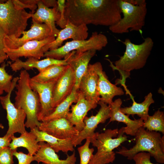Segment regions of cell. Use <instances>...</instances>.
<instances>
[{
  "label": "cell",
  "instance_id": "cell-9",
  "mask_svg": "<svg viewBox=\"0 0 164 164\" xmlns=\"http://www.w3.org/2000/svg\"><path fill=\"white\" fill-rule=\"evenodd\" d=\"M17 84L12 86L6 95L0 96V102L6 111L8 122V129L5 135L9 137L16 133L22 134L26 131L24 123L26 117L25 113L22 109L16 108L10 100L12 92Z\"/></svg>",
  "mask_w": 164,
  "mask_h": 164
},
{
  "label": "cell",
  "instance_id": "cell-7",
  "mask_svg": "<svg viewBox=\"0 0 164 164\" xmlns=\"http://www.w3.org/2000/svg\"><path fill=\"white\" fill-rule=\"evenodd\" d=\"M123 17L116 24L109 27V29L115 33L122 34L135 31L142 33L144 26L147 13L146 2L134 5L126 0H119Z\"/></svg>",
  "mask_w": 164,
  "mask_h": 164
},
{
  "label": "cell",
  "instance_id": "cell-41",
  "mask_svg": "<svg viewBox=\"0 0 164 164\" xmlns=\"http://www.w3.org/2000/svg\"><path fill=\"white\" fill-rule=\"evenodd\" d=\"M2 0H0V2H1Z\"/></svg>",
  "mask_w": 164,
  "mask_h": 164
},
{
  "label": "cell",
  "instance_id": "cell-32",
  "mask_svg": "<svg viewBox=\"0 0 164 164\" xmlns=\"http://www.w3.org/2000/svg\"><path fill=\"white\" fill-rule=\"evenodd\" d=\"M90 143V138H87L83 145L78 148L77 150L80 157V164H89L92 158L94 149L93 148L89 147Z\"/></svg>",
  "mask_w": 164,
  "mask_h": 164
},
{
  "label": "cell",
  "instance_id": "cell-12",
  "mask_svg": "<svg viewBox=\"0 0 164 164\" xmlns=\"http://www.w3.org/2000/svg\"><path fill=\"white\" fill-rule=\"evenodd\" d=\"M55 39V37L52 36L42 40L30 41L15 49L4 48V51L8 58L14 61L22 57H32L39 60L43 57L44 53L43 47Z\"/></svg>",
  "mask_w": 164,
  "mask_h": 164
},
{
  "label": "cell",
  "instance_id": "cell-15",
  "mask_svg": "<svg viewBox=\"0 0 164 164\" xmlns=\"http://www.w3.org/2000/svg\"><path fill=\"white\" fill-rule=\"evenodd\" d=\"M67 21L65 27L60 30L55 40L43 47V50L44 53L49 50L61 46L63 42L69 39H72V40L87 39L88 36V29L87 25L83 24L77 26Z\"/></svg>",
  "mask_w": 164,
  "mask_h": 164
},
{
  "label": "cell",
  "instance_id": "cell-27",
  "mask_svg": "<svg viewBox=\"0 0 164 164\" xmlns=\"http://www.w3.org/2000/svg\"><path fill=\"white\" fill-rule=\"evenodd\" d=\"M78 94V90L73 87L70 94L54 108L50 114L43 118L42 122H46L63 118H67L70 112V107L73 103L77 102Z\"/></svg>",
  "mask_w": 164,
  "mask_h": 164
},
{
  "label": "cell",
  "instance_id": "cell-5",
  "mask_svg": "<svg viewBox=\"0 0 164 164\" xmlns=\"http://www.w3.org/2000/svg\"><path fill=\"white\" fill-rule=\"evenodd\" d=\"M124 127L113 129H107L104 132H95L90 138L91 143L97 149L89 164H108L113 163L115 158L113 150L123 142L128 141L124 135Z\"/></svg>",
  "mask_w": 164,
  "mask_h": 164
},
{
  "label": "cell",
  "instance_id": "cell-6",
  "mask_svg": "<svg viewBox=\"0 0 164 164\" xmlns=\"http://www.w3.org/2000/svg\"><path fill=\"white\" fill-rule=\"evenodd\" d=\"M32 14L17 7L13 0L0 2V27L7 36L20 37Z\"/></svg>",
  "mask_w": 164,
  "mask_h": 164
},
{
  "label": "cell",
  "instance_id": "cell-13",
  "mask_svg": "<svg viewBox=\"0 0 164 164\" xmlns=\"http://www.w3.org/2000/svg\"><path fill=\"white\" fill-rule=\"evenodd\" d=\"M57 80L46 82H40L32 80L30 77V87L38 94L41 105V110L38 116L39 121L50 114L54 108L51 105L53 91Z\"/></svg>",
  "mask_w": 164,
  "mask_h": 164
},
{
  "label": "cell",
  "instance_id": "cell-4",
  "mask_svg": "<svg viewBox=\"0 0 164 164\" xmlns=\"http://www.w3.org/2000/svg\"><path fill=\"white\" fill-rule=\"evenodd\" d=\"M135 145L129 149L122 146L116 153L132 160L137 153L147 152L158 163H164V136L159 132L140 127L135 135Z\"/></svg>",
  "mask_w": 164,
  "mask_h": 164
},
{
  "label": "cell",
  "instance_id": "cell-11",
  "mask_svg": "<svg viewBox=\"0 0 164 164\" xmlns=\"http://www.w3.org/2000/svg\"><path fill=\"white\" fill-rule=\"evenodd\" d=\"M100 108L95 115L90 117L86 116L84 119L85 126L83 129L79 132L78 135L72 139V144L76 147L81 144L84 139L91 138L94 135V131L98 124L104 123L111 116V108L109 105L100 101L98 102Z\"/></svg>",
  "mask_w": 164,
  "mask_h": 164
},
{
  "label": "cell",
  "instance_id": "cell-2",
  "mask_svg": "<svg viewBox=\"0 0 164 164\" xmlns=\"http://www.w3.org/2000/svg\"><path fill=\"white\" fill-rule=\"evenodd\" d=\"M29 73L27 70H22L15 87L16 96L14 106L17 108L23 110L26 115L25 127L30 129L39 127L41 122L38 116L41 110L39 97L36 92L30 87Z\"/></svg>",
  "mask_w": 164,
  "mask_h": 164
},
{
  "label": "cell",
  "instance_id": "cell-20",
  "mask_svg": "<svg viewBox=\"0 0 164 164\" xmlns=\"http://www.w3.org/2000/svg\"><path fill=\"white\" fill-rule=\"evenodd\" d=\"M74 85V77L68 65L62 75L57 80L54 87L51 105L54 108L71 92Z\"/></svg>",
  "mask_w": 164,
  "mask_h": 164
},
{
  "label": "cell",
  "instance_id": "cell-18",
  "mask_svg": "<svg viewBox=\"0 0 164 164\" xmlns=\"http://www.w3.org/2000/svg\"><path fill=\"white\" fill-rule=\"evenodd\" d=\"M98 102L88 100L79 91L77 102L71 106L67 119L79 132L85 126L84 119L88 112L97 106Z\"/></svg>",
  "mask_w": 164,
  "mask_h": 164
},
{
  "label": "cell",
  "instance_id": "cell-1",
  "mask_svg": "<svg viewBox=\"0 0 164 164\" xmlns=\"http://www.w3.org/2000/svg\"><path fill=\"white\" fill-rule=\"evenodd\" d=\"M119 0H67L65 17L73 24L110 27L121 19Z\"/></svg>",
  "mask_w": 164,
  "mask_h": 164
},
{
  "label": "cell",
  "instance_id": "cell-10",
  "mask_svg": "<svg viewBox=\"0 0 164 164\" xmlns=\"http://www.w3.org/2000/svg\"><path fill=\"white\" fill-rule=\"evenodd\" d=\"M22 35L19 38L5 35L4 39V48L15 49L30 41L42 40L54 36L50 29L46 24L38 23L33 21L30 29L24 31Z\"/></svg>",
  "mask_w": 164,
  "mask_h": 164
},
{
  "label": "cell",
  "instance_id": "cell-24",
  "mask_svg": "<svg viewBox=\"0 0 164 164\" xmlns=\"http://www.w3.org/2000/svg\"><path fill=\"white\" fill-rule=\"evenodd\" d=\"M54 65L67 66L68 64L64 59L59 60L46 57L44 59L39 60L31 57L28 58L25 61L18 59L11 64L10 66L12 70L14 71L20 70L22 68L27 70L35 68L40 72L48 67Z\"/></svg>",
  "mask_w": 164,
  "mask_h": 164
},
{
  "label": "cell",
  "instance_id": "cell-23",
  "mask_svg": "<svg viewBox=\"0 0 164 164\" xmlns=\"http://www.w3.org/2000/svg\"><path fill=\"white\" fill-rule=\"evenodd\" d=\"M40 147L33 155L34 161L44 164H75L76 157L74 152L71 155H67L66 159H61L55 151L49 145L44 142H39Z\"/></svg>",
  "mask_w": 164,
  "mask_h": 164
},
{
  "label": "cell",
  "instance_id": "cell-38",
  "mask_svg": "<svg viewBox=\"0 0 164 164\" xmlns=\"http://www.w3.org/2000/svg\"><path fill=\"white\" fill-rule=\"evenodd\" d=\"M12 140L11 137L5 135L3 137H0V149L9 147Z\"/></svg>",
  "mask_w": 164,
  "mask_h": 164
},
{
  "label": "cell",
  "instance_id": "cell-26",
  "mask_svg": "<svg viewBox=\"0 0 164 164\" xmlns=\"http://www.w3.org/2000/svg\"><path fill=\"white\" fill-rule=\"evenodd\" d=\"M11 137L12 140L9 147L13 151L16 150L18 147H23L27 150L29 154L33 156L40 148L36 136L30 131L28 132L26 131L18 137L14 135Z\"/></svg>",
  "mask_w": 164,
  "mask_h": 164
},
{
  "label": "cell",
  "instance_id": "cell-34",
  "mask_svg": "<svg viewBox=\"0 0 164 164\" xmlns=\"http://www.w3.org/2000/svg\"><path fill=\"white\" fill-rule=\"evenodd\" d=\"M66 0L57 1V8L60 13V18L56 24L61 28L63 29L65 27L67 21L65 17V9Z\"/></svg>",
  "mask_w": 164,
  "mask_h": 164
},
{
  "label": "cell",
  "instance_id": "cell-36",
  "mask_svg": "<svg viewBox=\"0 0 164 164\" xmlns=\"http://www.w3.org/2000/svg\"><path fill=\"white\" fill-rule=\"evenodd\" d=\"M150 157L151 155L149 153L142 152L135 155L133 160L135 161V164H155L151 162Z\"/></svg>",
  "mask_w": 164,
  "mask_h": 164
},
{
  "label": "cell",
  "instance_id": "cell-14",
  "mask_svg": "<svg viewBox=\"0 0 164 164\" xmlns=\"http://www.w3.org/2000/svg\"><path fill=\"white\" fill-rule=\"evenodd\" d=\"M96 51L93 49L82 53L74 50L64 56V59L73 72L74 77V87L77 90H78L81 78L87 70L90 61L95 55Z\"/></svg>",
  "mask_w": 164,
  "mask_h": 164
},
{
  "label": "cell",
  "instance_id": "cell-25",
  "mask_svg": "<svg viewBox=\"0 0 164 164\" xmlns=\"http://www.w3.org/2000/svg\"><path fill=\"white\" fill-rule=\"evenodd\" d=\"M30 132L35 135L38 142H46L56 153L61 151L67 153L69 151H74V146L73 145L71 139H59L45 132L40 131L37 127L30 129Z\"/></svg>",
  "mask_w": 164,
  "mask_h": 164
},
{
  "label": "cell",
  "instance_id": "cell-33",
  "mask_svg": "<svg viewBox=\"0 0 164 164\" xmlns=\"http://www.w3.org/2000/svg\"><path fill=\"white\" fill-rule=\"evenodd\" d=\"M13 152L9 147L0 149V164H13Z\"/></svg>",
  "mask_w": 164,
  "mask_h": 164
},
{
  "label": "cell",
  "instance_id": "cell-40",
  "mask_svg": "<svg viewBox=\"0 0 164 164\" xmlns=\"http://www.w3.org/2000/svg\"><path fill=\"white\" fill-rule=\"evenodd\" d=\"M0 128L3 129L4 128V127L2 124L0 123Z\"/></svg>",
  "mask_w": 164,
  "mask_h": 164
},
{
  "label": "cell",
  "instance_id": "cell-19",
  "mask_svg": "<svg viewBox=\"0 0 164 164\" xmlns=\"http://www.w3.org/2000/svg\"><path fill=\"white\" fill-rule=\"evenodd\" d=\"M122 101L120 98L116 99L110 105L111 108L110 123L112 121H117L122 122L126 125L124 127V133L132 136H135L139 129L143 127L144 122L142 119L134 120L130 119L128 115L124 114L121 111Z\"/></svg>",
  "mask_w": 164,
  "mask_h": 164
},
{
  "label": "cell",
  "instance_id": "cell-35",
  "mask_svg": "<svg viewBox=\"0 0 164 164\" xmlns=\"http://www.w3.org/2000/svg\"><path fill=\"white\" fill-rule=\"evenodd\" d=\"M13 155L17 159L18 164H31L32 162L34 161L33 156L29 153L26 154L22 152L15 150L13 151Z\"/></svg>",
  "mask_w": 164,
  "mask_h": 164
},
{
  "label": "cell",
  "instance_id": "cell-17",
  "mask_svg": "<svg viewBox=\"0 0 164 164\" xmlns=\"http://www.w3.org/2000/svg\"><path fill=\"white\" fill-rule=\"evenodd\" d=\"M92 65L98 76L97 88L101 97L100 101L110 105L113 102L114 96L124 94L123 91L120 87L111 83L105 72L103 71L100 62H96Z\"/></svg>",
  "mask_w": 164,
  "mask_h": 164
},
{
  "label": "cell",
  "instance_id": "cell-30",
  "mask_svg": "<svg viewBox=\"0 0 164 164\" xmlns=\"http://www.w3.org/2000/svg\"><path fill=\"white\" fill-rule=\"evenodd\" d=\"M150 131L159 132L164 134V114L159 109L152 116L149 115L143 126Z\"/></svg>",
  "mask_w": 164,
  "mask_h": 164
},
{
  "label": "cell",
  "instance_id": "cell-37",
  "mask_svg": "<svg viewBox=\"0 0 164 164\" xmlns=\"http://www.w3.org/2000/svg\"><path fill=\"white\" fill-rule=\"evenodd\" d=\"M5 35L4 31L0 27V64L8 58L7 55L4 51V39Z\"/></svg>",
  "mask_w": 164,
  "mask_h": 164
},
{
  "label": "cell",
  "instance_id": "cell-39",
  "mask_svg": "<svg viewBox=\"0 0 164 164\" xmlns=\"http://www.w3.org/2000/svg\"><path fill=\"white\" fill-rule=\"evenodd\" d=\"M43 4L48 8L56 7L57 6V1L55 0H42Z\"/></svg>",
  "mask_w": 164,
  "mask_h": 164
},
{
  "label": "cell",
  "instance_id": "cell-29",
  "mask_svg": "<svg viewBox=\"0 0 164 164\" xmlns=\"http://www.w3.org/2000/svg\"><path fill=\"white\" fill-rule=\"evenodd\" d=\"M67 66H50L31 79L40 82H46L58 80L63 73Z\"/></svg>",
  "mask_w": 164,
  "mask_h": 164
},
{
  "label": "cell",
  "instance_id": "cell-3",
  "mask_svg": "<svg viewBox=\"0 0 164 164\" xmlns=\"http://www.w3.org/2000/svg\"><path fill=\"white\" fill-rule=\"evenodd\" d=\"M125 46L124 55L114 62L115 65L111 62L110 66L118 70L125 81L129 77L130 72L134 70L140 69L145 66L154 46L152 39L147 37L139 44L132 43L129 39L121 41Z\"/></svg>",
  "mask_w": 164,
  "mask_h": 164
},
{
  "label": "cell",
  "instance_id": "cell-28",
  "mask_svg": "<svg viewBox=\"0 0 164 164\" xmlns=\"http://www.w3.org/2000/svg\"><path fill=\"white\" fill-rule=\"evenodd\" d=\"M154 102L152 94L150 92L145 97V100L142 102L138 103L134 101L132 106L121 108V111L123 113L127 114L128 116L137 114L144 122L146 120L149 115V107L151 104Z\"/></svg>",
  "mask_w": 164,
  "mask_h": 164
},
{
  "label": "cell",
  "instance_id": "cell-31",
  "mask_svg": "<svg viewBox=\"0 0 164 164\" xmlns=\"http://www.w3.org/2000/svg\"><path fill=\"white\" fill-rule=\"evenodd\" d=\"M5 67V64L0 67V95L4 91L9 92L19 79V77H15L12 79V76L6 72Z\"/></svg>",
  "mask_w": 164,
  "mask_h": 164
},
{
  "label": "cell",
  "instance_id": "cell-16",
  "mask_svg": "<svg viewBox=\"0 0 164 164\" xmlns=\"http://www.w3.org/2000/svg\"><path fill=\"white\" fill-rule=\"evenodd\" d=\"M41 131L60 139H72L79 132L66 118H60L41 123Z\"/></svg>",
  "mask_w": 164,
  "mask_h": 164
},
{
  "label": "cell",
  "instance_id": "cell-22",
  "mask_svg": "<svg viewBox=\"0 0 164 164\" xmlns=\"http://www.w3.org/2000/svg\"><path fill=\"white\" fill-rule=\"evenodd\" d=\"M36 11L32 14V21L39 23H44L50 29L54 36L56 37L60 31L55 26L60 19V13L57 7L50 8L46 6L42 0H38Z\"/></svg>",
  "mask_w": 164,
  "mask_h": 164
},
{
  "label": "cell",
  "instance_id": "cell-8",
  "mask_svg": "<svg viewBox=\"0 0 164 164\" xmlns=\"http://www.w3.org/2000/svg\"><path fill=\"white\" fill-rule=\"evenodd\" d=\"M108 43L107 38L104 35L95 32L87 39L81 40H72L67 42L58 48L49 50L44 53L43 57L61 60L70 52L75 50L82 53L91 50H101Z\"/></svg>",
  "mask_w": 164,
  "mask_h": 164
},
{
  "label": "cell",
  "instance_id": "cell-21",
  "mask_svg": "<svg viewBox=\"0 0 164 164\" xmlns=\"http://www.w3.org/2000/svg\"><path fill=\"white\" fill-rule=\"evenodd\" d=\"M98 76L92 64H89L87 70L81 78L78 88L79 91L87 99L98 102L100 99L98 88Z\"/></svg>",
  "mask_w": 164,
  "mask_h": 164
}]
</instances>
